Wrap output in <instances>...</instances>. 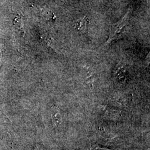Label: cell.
Masks as SVG:
<instances>
[{
  "label": "cell",
  "mask_w": 150,
  "mask_h": 150,
  "mask_svg": "<svg viewBox=\"0 0 150 150\" xmlns=\"http://www.w3.org/2000/svg\"><path fill=\"white\" fill-rule=\"evenodd\" d=\"M15 26L17 27L18 31L21 33H23L24 32L23 22L21 16L18 15L17 17H16V18L15 19Z\"/></svg>",
  "instance_id": "4"
},
{
  "label": "cell",
  "mask_w": 150,
  "mask_h": 150,
  "mask_svg": "<svg viewBox=\"0 0 150 150\" xmlns=\"http://www.w3.org/2000/svg\"><path fill=\"white\" fill-rule=\"evenodd\" d=\"M51 118L54 126H58L61 125L62 122V117L59 108L53 107L51 112Z\"/></svg>",
  "instance_id": "2"
},
{
  "label": "cell",
  "mask_w": 150,
  "mask_h": 150,
  "mask_svg": "<svg viewBox=\"0 0 150 150\" xmlns=\"http://www.w3.org/2000/svg\"><path fill=\"white\" fill-rule=\"evenodd\" d=\"M130 13V9H129L123 17L119 21L112 24L110 28V34L105 45L107 46L112 41L118 38L121 35L122 31L125 26L127 25L129 20V16Z\"/></svg>",
  "instance_id": "1"
},
{
  "label": "cell",
  "mask_w": 150,
  "mask_h": 150,
  "mask_svg": "<svg viewBox=\"0 0 150 150\" xmlns=\"http://www.w3.org/2000/svg\"><path fill=\"white\" fill-rule=\"evenodd\" d=\"M91 150H111L104 147H101L100 146L97 145H93L91 147Z\"/></svg>",
  "instance_id": "5"
},
{
  "label": "cell",
  "mask_w": 150,
  "mask_h": 150,
  "mask_svg": "<svg viewBox=\"0 0 150 150\" xmlns=\"http://www.w3.org/2000/svg\"><path fill=\"white\" fill-rule=\"evenodd\" d=\"M88 23V18L85 16L82 18L78 20L75 25V28L80 32H85Z\"/></svg>",
  "instance_id": "3"
},
{
  "label": "cell",
  "mask_w": 150,
  "mask_h": 150,
  "mask_svg": "<svg viewBox=\"0 0 150 150\" xmlns=\"http://www.w3.org/2000/svg\"><path fill=\"white\" fill-rule=\"evenodd\" d=\"M36 150H41V149H36Z\"/></svg>",
  "instance_id": "6"
}]
</instances>
